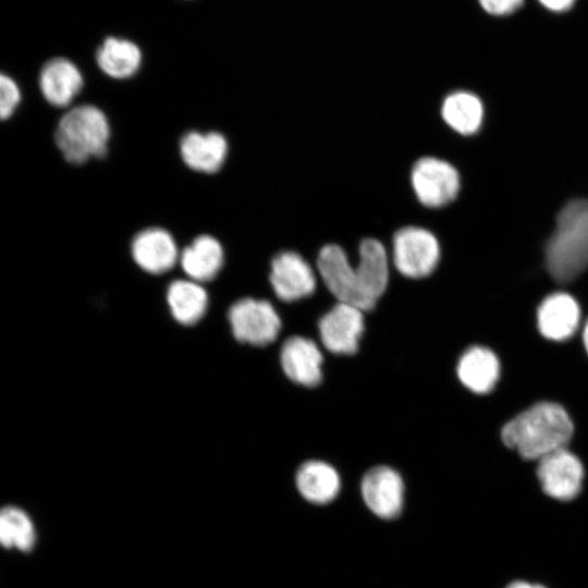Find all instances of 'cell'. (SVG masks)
Instances as JSON below:
<instances>
[{
  "instance_id": "1",
  "label": "cell",
  "mask_w": 588,
  "mask_h": 588,
  "mask_svg": "<svg viewBox=\"0 0 588 588\" xmlns=\"http://www.w3.org/2000/svg\"><path fill=\"white\" fill-rule=\"evenodd\" d=\"M359 261L352 267L344 249L336 244L324 245L317 258L320 277L341 303L363 311L373 309L389 281V261L385 247L376 238L360 242Z\"/></svg>"
},
{
  "instance_id": "2",
  "label": "cell",
  "mask_w": 588,
  "mask_h": 588,
  "mask_svg": "<svg viewBox=\"0 0 588 588\" xmlns=\"http://www.w3.org/2000/svg\"><path fill=\"white\" fill-rule=\"evenodd\" d=\"M572 433L573 424L565 409L555 403L541 402L511 419L502 428L501 437L522 457L540 460L565 449Z\"/></svg>"
},
{
  "instance_id": "3",
  "label": "cell",
  "mask_w": 588,
  "mask_h": 588,
  "mask_svg": "<svg viewBox=\"0 0 588 588\" xmlns=\"http://www.w3.org/2000/svg\"><path fill=\"white\" fill-rule=\"evenodd\" d=\"M546 262L561 283L574 280L588 267V199L571 200L561 209L546 247Z\"/></svg>"
},
{
  "instance_id": "4",
  "label": "cell",
  "mask_w": 588,
  "mask_h": 588,
  "mask_svg": "<svg viewBox=\"0 0 588 588\" xmlns=\"http://www.w3.org/2000/svg\"><path fill=\"white\" fill-rule=\"evenodd\" d=\"M110 137L105 113L93 105H81L69 110L59 121L56 143L63 157L81 164L89 158L107 154Z\"/></svg>"
},
{
  "instance_id": "5",
  "label": "cell",
  "mask_w": 588,
  "mask_h": 588,
  "mask_svg": "<svg viewBox=\"0 0 588 588\" xmlns=\"http://www.w3.org/2000/svg\"><path fill=\"white\" fill-rule=\"evenodd\" d=\"M392 259L397 271L411 279L432 273L440 260L437 237L420 226H404L396 231L392 241Z\"/></svg>"
},
{
  "instance_id": "6",
  "label": "cell",
  "mask_w": 588,
  "mask_h": 588,
  "mask_svg": "<svg viewBox=\"0 0 588 588\" xmlns=\"http://www.w3.org/2000/svg\"><path fill=\"white\" fill-rule=\"evenodd\" d=\"M416 197L426 207L440 208L453 201L460 191V174L448 161L422 157L411 173Z\"/></svg>"
},
{
  "instance_id": "7",
  "label": "cell",
  "mask_w": 588,
  "mask_h": 588,
  "mask_svg": "<svg viewBox=\"0 0 588 588\" xmlns=\"http://www.w3.org/2000/svg\"><path fill=\"white\" fill-rule=\"evenodd\" d=\"M234 338L252 345L273 342L281 329V320L274 307L264 299L243 298L229 310Z\"/></svg>"
},
{
  "instance_id": "8",
  "label": "cell",
  "mask_w": 588,
  "mask_h": 588,
  "mask_svg": "<svg viewBox=\"0 0 588 588\" xmlns=\"http://www.w3.org/2000/svg\"><path fill=\"white\" fill-rule=\"evenodd\" d=\"M537 475L544 493L560 501H571L580 492L584 468L573 453L561 449L539 460Z\"/></svg>"
},
{
  "instance_id": "9",
  "label": "cell",
  "mask_w": 588,
  "mask_h": 588,
  "mask_svg": "<svg viewBox=\"0 0 588 588\" xmlns=\"http://www.w3.org/2000/svg\"><path fill=\"white\" fill-rule=\"evenodd\" d=\"M364 327L363 310L341 302L318 322L323 346L331 353L341 355H353L358 351Z\"/></svg>"
},
{
  "instance_id": "10",
  "label": "cell",
  "mask_w": 588,
  "mask_h": 588,
  "mask_svg": "<svg viewBox=\"0 0 588 588\" xmlns=\"http://www.w3.org/2000/svg\"><path fill=\"white\" fill-rule=\"evenodd\" d=\"M362 495L368 509L380 518L400 515L404 502V482L401 475L389 466L369 469L362 480Z\"/></svg>"
},
{
  "instance_id": "11",
  "label": "cell",
  "mask_w": 588,
  "mask_h": 588,
  "mask_svg": "<svg viewBox=\"0 0 588 588\" xmlns=\"http://www.w3.org/2000/svg\"><path fill=\"white\" fill-rule=\"evenodd\" d=\"M271 286L283 302H293L309 296L316 289V277L310 265L295 252H282L270 265Z\"/></svg>"
},
{
  "instance_id": "12",
  "label": "cell",
  "mask_w": 588,
  "mask_h": 588,
  "mask_svg": "<svg viewBox=\"0 0 588 588\" xmlns=\"http://www.w3.org/2000/svg\"><path fill=\"white\" fill-rule=\"evenodd\" d=\"M280 362L287 378L297 384L314 388L322 380L323 362L317 344L303 336H291L282 345Z\"/></svg>"
},
{
  "instance_id": "13",
  "label": "cell",
  "mask_w": 588,
  "mask_h": 588,
  "mask_svg": "<svg viewBox=\"0 0 588 588\" xmlns=\"http://www.w3.org/2000/svg\"><path fill=\"white\" fill-rule=\"evenodd\" d=\"M131 252L135 262L152 274L169 271L179 258L174 238L161 228H148L138 232L132 241Z\"/></svg>"
},
{
  "instance_id": "14",
  "label": "cell",
  "mask_w": 588,
  "mask_h": 588,
  "mask_svg": "<svg viewBox=\"0 0 588 588\" xmlns=\"http://www.w3.org/2000/svg\"><path fill=\"white\" fill-rule=\"evenodd\" d=\"M84 79L78 68L65 58H53L41 69L39 87L45 99L52 106H69L79 94Z\"/></svg>"
},
{
  "instance_id": "15",
  "label": "cell",
  "mask_w": 588,
  "mask_h": 588,
  "mask_svg": "<svg viewBox=\"0 0 588 588\" xmlns=\"http://www.w3.org/2000/svg\"><path fill=\"white\" fill-rule=\"evenodd\" d=\"M180 152L185 164L192 170L215 173L225 160L228 143L218 132L191 131L181 138Z\"/></svg>"
},
{
  "instance_id": "16",
  "label": "cell",
  "mask_w": 588,
  "mask_h": 588,
  "mask_svg": "<svg viewBox=\"0 0 588 588\" xmlns=\"http://www.w3.org/2000/svg\"><path fill=\"white\" fill-rule=\"evenodd\" d=\"M579 316L578 304L569 294H551L538 308L539 331L550 340H566L576 331Z\"/></svg>"
},
{
  "instance_id": "17",
  "label": "cell",
  "mask_w": 588,
  "mask_h": 588,
  "mask_svg": "<svg viewBox=\"0 0 588 588\" xmlns=\"http://www.w3.org/2000/svg\"><path fill=\"white\" fill-rule=\"evenodd\" d=\"M457 376L460 381L474 393H489L500 376L499 359L487 347L471 346L458 360Z\"/></svg>"
},
{
  "instance_id": "18",
  "label": "cell",
  "mask_w": 588,
  "mask_h": 588,
  "mask_svg": "<svg viewBox=\"0 0 588 588\" xmlns=\"http://www.w3.org/2000/svg\"><path fill=\"white\" fill-rule=\"evenodd\" d=\"M180 262L191 280L207 282L222 268L223 248L217 238L203 234L182 250Z\"/></svg>"
},
{
  "instance_id": "19",
  "label": "cell",
  "mask_w": 588,
  "mask_h": 588,
  "mask_svg": "<svg viewBox=\"0 0 588 588\" xmlns=\"http://www.w3.org/2000/svg\"><path fill=\"white\" fill-rule=\"evenodd\" d=\"M295 480L302 497L315 504L331 502L341 487L338 471L321 461H308L302 464Z\"/></svg>"
},
{
  "instance_id": "20",
  "label": "cell",
  "mask_w": 588,
  "mask_h": 588,
  "mask_svg": "<svg viewBox=\"0 0 588 588\" xmlns=\"http://www.w3.org/2000/svg\"><path fill=\"white\" fill-rule=\"evenodd\" d=\"M96 61L108 76L124 79L138 71L142 64V51L135 42L126 38L109 36L98 48Z\"/></svg>"
},
{
  "instance_id": "21",
  "label": "cell",
  "mask_w": 588,
  "mask_h": 588,
  "mask_svg": "<svg viewBox=\"0 0 588 588\" xmlns=\"http://www.w3.org/2000/svg\"><path fill=\"white\" fill-rule=\"evenodd\" d=\"M167 301L173 318L184 326H192L205 315L208 295L199 282L175 280L168 287Z\"/></svg>"
},
{
  "instance_id": "22",
  "label": "cell",
  "mask_w": 588,
  "mask_h": 588,
  "mask_svg": "<svg viewBox=\"0 0 588 588\" xmlns=\"http://www.w3.org/2000/svg\"><path fill=\"white\" fill-rule=\"evenodd\" d=\"M441 115L455 132L471 135L482 123L483 107L475 94L465 90L453 91L444 98Z\"/></svg>"
},
{
  "instance_id": "23",
  "label": "cell",
  "mask_w": 588,
  "mask_h": 588,
  "mask_svg": "<svg viewBox=\"0 0 588 588\" xmlns=\"http://www.w3.org/2000/svg\"><path fill=\"white\" fill-rule=\"evenodd\" d=\"M36 541L30 517L22 509L8 505L0 509V544L8 549L28 552Z\"/></svg>"
},
{
  "instance_id": "24",
  "label": "cell",
  "mask_w": 588,
  "mask_h": 588,
  "mask_svg": "<svg viewBox=\"0 0 588 588\" xmlns=\"http://www.w3.org/2000/svg\"><path fill=\"white\" fill-rule=\"evenodd\" d=\"M21 102V90L17 84L7 74L0 72V121L9 119Z\"/></svg>"
},
{
  "instance_id": "25",
  "label": "cell",
  "mask_w": 588,
  "mask_h": 588,
  "mask_svg": "<svg viewBox=\"0 0 588 588\" xmlns=\"http://www.w3.org/2000/svg\"><path fill=\"white\" fill-rule=\"evenodd\" d=\"M480 7L492 15H507L518 10L524 0H478Z\"/></svg>"
},
{
  "instance_id": "26",
  "label": "cell",
  "mask_w": 588,
  "mask_h": 588,
  "mask_svg": "<svg viewBox=\"0 0 588 588\" xmlns=\"http://www.w3.org/2000/svg\"><path fill=\"white\" fill-rule=\"evenodd\" d=\"M539 2L550 11L564 12L572 8L575 0H539Z\"/></svg>"
},
{
  "instance_id": "27",
  "label": "cell",
  "mask_w": 588,
  "mask_h": 588,
  "mask_svg": "<svg viewBox=\"0 0 588 588\" xmlns=\"http://www.w3.org/2000/svg\"><path fill=\"white\" fill-rule=\"evenodd\" d=\"M506 588H547L540 584H531L524 580H516L511 583Z\"/></svg>"
},
{
  "instance_id": "28",
  "label": "cell",
  "mask_w": 588,
  "mask_h": 588,
  "mask_svg": "<svg viewBox=\"0 0 588 588\" xmlns=\"http://www.w3.org/2000/svg\"><path fill=\"white\" fill-rule=\"evenodd\" d=\"M583 340H584L585 347L588 352V321L586 322L585 328H584Z\"/></svg>"
}]
</instances>
